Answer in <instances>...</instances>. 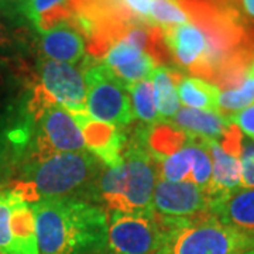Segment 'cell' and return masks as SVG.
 Instances as JSON below:
<instances>
[{"label":"cell","mask_w":254,"mask_h":254,"mask_svg":"<svg viewBox=\"0 0 254 254\" xmlns=\"http://www.w3.org/2000/svg\"><path fill=\"white\" fill-rule=\"evenodd\" d=\"M184 76L177 68L167 65H158L151 75V79L155 88L157 109L161 120H171L181 109V102L178 98V82Z\"/></svg>","instance_id":"d6986e66"},{"label":"cell","mask_w":254,"mask_h":254,"mask_svg":"<svg viewBox=\"0 0 254 254\" xmlns=\"http://www.w3.org/2000/svg\"><path fill=\"white\" fill-rule=\"evenodd\" d=\"M36 219L38 254L106 252L108 213L93 202L55 198L30 203Z\"/></svg>","instance_id":"6da1fadb"},{"label":"cell","mask_w":254,"mask_h":254,"mask_svg":"<svg viewBox=\"0 0 254 254\" xmlns=\"http://www.w3.org/2000/svg\"><path fill=\"white\" fill-rule=\"evenodd\" d=\"M26 71V63L20 60H10L0 55V85L17 79Z\"/></svg>","instance_id":"484cf974"},{"label":"cell","mask_w":254,"mask_h":254,"mask_svg":"<svg viewBox=\"0 0 254 254\" xmlns=\"http://www.w3.org/2000/svg\"><path fill=\"white\" fill-rule=\"evenodd\" d=\"M173 126L188 133L190 136L200 137L205 140H216L219 141L226 134L230 127L229 119L215 112L198 110L184 106L177 112L171 120H168Z\"/></svg>","instance_id":"2e32d148"},{"label":"cell","mask_w":254,"mask_h":254,"mask_svg":"<svg viewBox=\"0 0 254 254\" xmlns=\"http://www.w3.org/2000/svg\"><path fill=\"white\" fill-rule=\"evenodd\" d=\"M31 28L30 23L0 14V55L24 61L37 47V33Z\"/></svg>","instance_id":"e0dca14e"},{"label":"cell","mask_w":254,"mask_h":254,"mask_svg":"<svg viewBox=\"0 0 254 254\" xmlns=\"http://www.w3.org/2000/svg\"><path fill=\"white\" fill-rule=\"evenodd\" d=\"M212 158V177L206 193L210 202L240 190L242 168L239 157L225 150L216 140H206Z\"/></svg>","instance_id":"5bb4252c"},{"label":"cell","mask_w":254,"mask_h":254,"mask_svg":"<svg viewBox=\"0 0 254 254\" xmlns=\"http://www.w3.org/2000/svg\"><path fill=\"white\" fill-rule=\"evenodd\" d=\"M36 73L37 81L24 106V115L31 122L55 105L63 106L72 116L86 112V83L79 68L38 57Z\"/></svg>","instance_id":"5b68a950"},{"label":"cell","mask_w":254,"mask_h":254,"mask_svg":"<svg viewBox=\"0 0 254 254\" xmlns=\"http://www.w3.org/2000/svg\"><path fill=\"white\" fill-rule=\"evenodd\" d=\"M180 102L187 108L219 113V88L198 76H182L177 86Z\"/></svg>","instance_id":"ffe728a7"},{"label":"cell","mask_w":254,"mask_h":254,"mask_svg":"<svg viewBox=\"0 0 254 254\" xmlns=\"http://www.w3.org/2000/svg\"><path fill=\"white\" fill-rule=\"evenodd\" d=\"M254 103V73L249 68L232 86L219 89V115L230 119Z\"/></svg>","instance_id":"44dd1931"},{"label":"cell","mask_w":254,"mask_h":254,"mask_svg":"<svg viewBox=\"0 0 254 254\" xmlns=\"http://www.w3.org/2000/svg\"><path fill=\"white\" fill-rule=\"evenodd\" d=\"M250 69H252V72L254 73V63L252 64V65H250Z\"/></svg>","instance_id":"f546056e"},{"label":"cell","mask_w":254,"mask_h":254,"mask_svg":"<svg viewBox=\"0 0 254 254\" xmlns=\"http://www.w3.org/2000/svg\"><path fill=\"white\" fill-rule=\"evenodd\" d=\"M157 254H243L254 249V235L227 226L212 213L163 218Z\"/></svg>","instance_id":"277c9868"},{"label":"cell","mask_w":254,"mask_h":254,"mask_svg":"<svg viewBox=\"0 0 254 254\" xmlns=\"http://www.w3.org/2000/svg\"><path fill=\"white\" fill-rule=\"evenodd\" d=\"M161 243V225L153 212H119L108 216L106 253L157 254Z\"/></svg>","instance_id":"52a82bcc"},{"label":"cell","mask_w":254,"mask_h":254,"mask_svg":"<svg viewBox=\"0 0 254 254\" xmlns=\"http://www.w3.org/2000/svg\"><path fill=\"white\" fill-rule=\"evenodd\" d=\"M88 151L81 128L63 106L47 108L31 122L27 157H47L58 153Z\"/></svg>","instance_id":"ba28073f"},{"label":"cell","mask_w":254,"mask_h":254,"mask_svg":"<svg viewBox=\"0 0 254 254\" xmlns=\"http://www.w3.org/2000/svg\"><path fill=\"white\" fill-rule=\"evenodd\" d=\"M243 254H254V249H252V250H249V252H246Z\"/></svg>","instance_id":"f1b7e54d"},{"label":"cell","mask_w":254,"mask_h":254,"mask_svg":"<svg viewBox=\"0 0 254 254\" xmlns=\"http://www.w3.org/2000/svg\"><path fill=\"white\" fill-rule=\"evenodd\" d=\"M102 64L126 88L151 78L158 61L125 38H119L103 54Z\"/></svg>","instance_id":"30bf717a"},{"label":"cell","mask_w":254,"mask_h":254,"mask_svg":"<svg viewBox=\"0 0 254 254\" xmlns=\"http://www.w3.org/2000/svg\"><path fill=\"white\" fill-rule=\"evenodd\" d=\"M128 93L131 98L134 118L140 119L145 125L155 126L163 123L157 109V98H155V88L153 79L148 78L128 86Z\"/></svg>","instance_id":"7402d4cb"},{"label":"cell","mask_w":254,"mask_h":254,"mask_svg":"<svg viewBox=\"0 0 254 254\" xmlns=\"http://www.w3.org/2000/svg\"><path fill=\"white\" fill-rule=\"evenodd\" d=\"M102 163L89 153H58L28 157L20 167L10 190L28 203L55 198L96 200Z\"/></svg>","instance_id":"7a4b0ae2"},{"label":"cell","mask_w":254,"mask_h":254,"mask_svg":"<svg viewBox=\"0 0 254 254\" xmlns=\"http://www.w3.org/2000/svg\"><path fill=\"white\" fill-rule=\"evenodd\" d=\"M237 157L242 168L240 190H254V141L243 133L239 137L236 147Z\"/></svg>","instance_id":"cb8c5ba5"},{"label":"cell","mask_w":254,"mask_h":254,"mask_svg":"<svg viewBox=\"0 0 254 254\" xmlns=\"http://www.w3.org/2000/svg\"><path fill=\"white\" fill-rule=\"evenodd\" d=\"M24 200L13 190H0V252L14 254V223L20 202Z\"/></svg>","instance_id":"603a6c76"},{"label":"cell","mask_w":254,"mask_h":254,"mask_svg":"<svg viewBox=\"0 0 254 254\" xmlns=\"http://www.w3.org/2000/svg\"><path fill=\"white\" fill-rule=\"evenodd\" d=\"M209 213L246 233L254 235V190H239L210 202Z\"/></svg>","instance_id":"9a60e30c"},{"label":"cell","mask_w":254,"mask_h":254,"mask_svg":"<svg viewBox=\"0 0 254 254\" xmlns=\"http://www.w3.org/2000/svg\"><path fill=\"white\" fill-rule=\"evenodd\" d=\"M30 0H0V14L28 23L27 11Z\"/></svg>","instance_id":"d4e9b609"},{"label":"cell","mask_w":254,"mask_h":254,"mask_svg":"<svg viewBox=\"0 0 254 254\" xmlns=\"http://www.w3.org/2000/svg\"><path fill=\"white\" fill-rule=\"evenodd\" d=\"M0 254H4V253H1V252H0Z\"/></svg>","instance_id":"1f68e13d"},{"label":"cell","mask_w":254,"mask_h":254,"mask_svg":"<svg viewBox=\"0 0 254 254\" xmlns=\"http://www.w3.org/2000/svg\"><path fill=\"white\" fill-rule=\"evenodd\" d=\"M83 76L86 112L92 119L120 128L133 123L134 112L128 89L103 64L89 65Z\"/></svg>","instance_id":"8992f818"},{"label":"cell","mask_w":254,"mask_h":254,"mask_svg":"<svg viewBox=\"0 0 254 254\" xmlns=\"http://www.w3.org/2000/svg\"><path fill=\"white\" fill-rule=\"evenodd\" d=\"M100 254H108V253H106V252H105V253H100Z\"/></svg>","instance_id":"4dcf8cb0"},{"label":"cell","mask_w":254,"mask_h":254,"mask_svg":"<svg viewBox=\"0 0 254 254\" xmlns=\"http://www.w3.org/2000/svg\"><path fill=\"white\" fill-rule=\"evenodd\" d=\"M37 47L41 57L71 65L81 63L86 54V41L75 20L38 33Z\"/></svg>","instance_id":"4fadbf2b"},{"label":"cell","mask_w":254,"mask_h":254,"mask_svg":"<svg viewBox=\"0 0 254 254\" xmlns=\"http://www.w3.org/2000/svg\"><path fill=\"white\" fill-rule=\"evenodd\" d=\"M145 144V136L138 137L123 151L122 164L100 175L96 199L110 212H153L158 175L154 157Z\"/></svg>","instance_id":"3957f363"},{"label":"cell","mask_w":254,"mask_h":254,"mask_svg":"<svg viewBox=\"0 0 254 254\" xmlns=\"http://www.w3.org/2000/svg\"><path fill=\"white\" fill-rule=\"evenodd\" d=\"M31 122L23 113L16 123L0 125V190L13 184L28 153Z\"/></svg>","instance_id":"7c38bea8"},{"label":"cell","mask_w":254,"mask_h":254,"mask_svg":"<svg viewBox=\"0 0 254 254\" xmlns=\"http://www.w3.org/2000/svg\"><path fill=\"white\" fill-rule=\"evenodd\" d=\"M206 190L190 182L158 180L153 193V210L163 218H190L209 212Z\"/></svg>","instance_id":"9c48e42d"},{"label":"cell","mask_w":254,"mask_h":254,"mask_svg":"<svg viewBox=\"0 0 254 254\" xmlns=\"http://www.w3.org/2000/svg\"><path fill=\"white\" fill-rule=\"evenodd\" d=\"M27 20L33 30L44 33L66 21L75 20L71 0H30Z\"/></svg>","instance_id":"ac0fdd59"},{"label":"cell","mask_w":254,"mask_h":254,"mask_svg":"<svg viewBox=\"0 0 254 254\" xmlns=\"http://www.w3.org/2000/svg\"><path fill=\"white\" fill-rule=\"evenodd\" d=\"M73 119L81 128L86 150L89 153L108 168H113L122 164L126 137L120 127L98 122L92 119L88 112L73 115Z\"/></svg>","instance_id":"8fae6325"},{"label":"cell","mask_w":254,"mask_h":254,"mask_svg":"<svg viewBox=\"0 0 254 254\" xmlns=\"http://www.w3.org/2000/svg\"><path fill=\"white\" fill-rule=\"evenodd\" d=\"M242 4L246 13L254 18V0H242Z\"/></svg>","instance_id":"83f0119b"},{"label":"cell","mask_w":254,"mask_h":254,"mask_svg":"<svg viewBox=\"0 0 254 254\" xmlns=\"http://www.w3.org/2000/svg\"><path fill=\"white\" fill-rule=\"evenodd\" d=\"M229 122L236 125L245 136L254 141V103H252L249 108L240 110L236 115H233L229 119Z\"/></svg>","instance_id":"4316f807"}]
</instances>
